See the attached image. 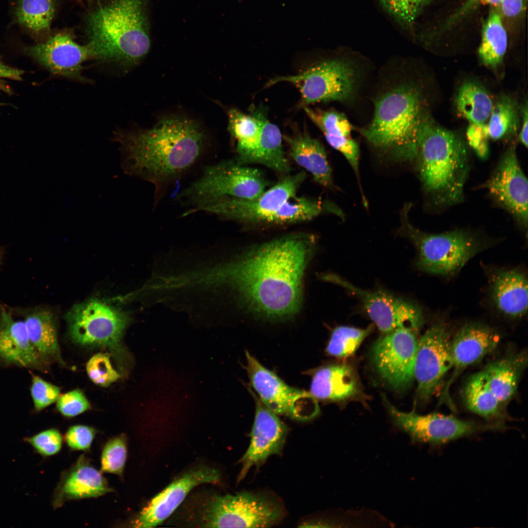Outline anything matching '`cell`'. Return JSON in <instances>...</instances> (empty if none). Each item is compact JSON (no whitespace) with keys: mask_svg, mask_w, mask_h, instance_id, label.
Segmentation results:
<instances>
[{"mask_svg":"<svg viewBox=\"0 0 528 528\" xmlns=\"http://www.w3.org/2000/svg\"><path fill=\"white\" fill-rule=\"evenodd\" d=\"M374 329L373 325L365 329L349 326L337 327L331 333L326 352L329 355L338 358L352 356Z\"/></svg>","mask_w":528,"mask_h":528,"instance_id":"37","label":"cell"},{"mask_svg":"<svg viewBox=\"0 0 528 528\" xmlns=\"http://www.w3.org/2000/svg\"><path fill=\"white\" fill-rule=\"evenodd\" d=\"M488 120L489 138L498 140L514 136L518 133L520 125L516 102L509 95H501L493 105Z\"/></svg>","mask_w":528,"mask_h":528,"instance_id":"36","label":"cell"},{"mask_svg":"<svg viewBox=\"0 0 528 528\" xmlns=\"http://www.w3.org/2000/svg\"><path fill=\"white\" fill-rule=\"evenodd\" d=\"M328 143L341 153L347 160L357 177L359 173V148L351 136L323 133Z\"/></svg>","mask_w":528,"mask_h":528,"instance_id":"42","label":"cell"},{"mask_svg":"<svg viewBox=\"0 0 528 528\" xmlns=\"http://www.w3.org/2000/svg\"><path fill=\"white\" fill-rule=\"evenodd\" d=\"M502 0H467L466 2L448 20L447 24L453 23L462 17L469 14L479 6L490 5L493 6H499Z\"/></svg>","mask_w":528,"mask_h":528,"instance_id":"47","label":"cell"},{"mask_svg":"<svg viewBox=\"0 0 528 528\" xmlns=\"http://www.w3.org/2000/svg\"><path fill=\"white\" fill-rule=\"evenodd\" d=\"M246 357L251 384L261 401L270 411L300 421L311 419L318 415L317 399L310 392L289 386L248 352Z\"/></svg>","mask_w":528,"mask_h":528,"instance_id":"11","label":"cell"},{"mask_svg":"<svg viewBox=\"0 0 528 528\" xmlns=\"http://www.w3.org/2000/svg\"><path fill=\"white\" fill-rule=\"evenodd\" d=\"M507 45V34L500 13L492 9L485 21L478 49L482 64L492 69L500 67L503 62Z\"/></svg>","mask_w":528,"mask_h":528,"instance_id":"33","label":"cell"},{"mask_svg":"<svg viewBox=\"0 0 528 528\" xmlns=\"http://www.w3.org/2000/svg\"><path fill=\"white\" fill-rule=\"evenodd\" d=\"M30 341L45 361H62L58 342L54 317L46 309H35L24 320Z\"/></svg>","mask_w":528,"mask_h":528,"instance_id":"29","label":"cell"},{"mask_svg":"<svg viewBox=\"0 0 528 528\" xmlns=\"http://www.w3.org/2000/svg\"><path fill=\"white\" fill-rule=\"evenodd\" d=\"M66 317L70 335L75 342L122 353L121 340L131 321L128 313L92 299L74 305Z\"/></svg>","mask_w":528,"mask_h":528,"instance_id":"10","label":"cell"},{"mask_svg":"<svg viewBox=\"0 0 528 528\" xmlns=\"http://www.w3.org/2000/svg\"><path fill=\"white\" fill-rule=\"evenodd\" d=\"M95 430L84 425H75L67 431L66 440L69 447L75 450H84L89 448L94 435Z\"/></svg>","mask_w":528,"mask_h":528,"instance_id":"46","label":"cell"},{"mask_svg":"<svg viewBox=\"0 0 528 528\" xmlns=\"http://www.w3.org/2000/svg\"><path fill=\"white\" fill-rule=\"evenodd\" d=\"M489 138L486 124L470 123L466 130L467 143L481 158L484 159L488 155Z\"/></svg>","mask_w":528,"mask_h":528,"instance_id":"45","label":"cell"},{"mask_svg":"<svg viewBox=\"0 0 528 528\" xmlns=\"http://www.w3.org/2000/svg\"><path fill=\"white\" fill-rule=\"evenodd\" d=\"M282 138L279 128L268 120L265 114L263 120L257 163L287 174L291 168L285 155Z\"/></svg>","mask_w":528,"mask_h":528,"instance_id":"35","label":"cell"},{"mask_svg":"<svg viewBox=\"0 0 528 528\" xmlns=\"http://www.w3.org/2000/svg\"><path fill=\"white\" fill-rule=\"evenodd\" d=\"M452 366L449 333L446 324L438 321L418 341L414 378L420 400H429L438 392Z\"/></svg>","mask_w":528,"mask_h":528,"instance_id":"14","label":"cell"},{"mask_svg":"<svg viewBox=\"0 0 528 528\" xmlns=\"http://www.w3.org/2000/svg\"><path fill=\"white\" fill-rule=\"evenodd\" d=\"M126 457L127 448L125 439L121 437L112 439L106 443L102 452V471L121 475L124 467Z\"/></svg>","mask_w":528,"mask_h":528,"instance_id":"39","label":"cell"},{"mask_svg":"<svg viewBox=\"0 0 528 528\" xmlns=\"http://www.w3.org/2000/svg\"><path fill=\"white\" fill-rule=\"evenodd\" d=\"M418 141L419 177L433 204L442 208L461 203L470 170L466 141L439 125L429 111L421 121Z\"/></svg>","mask_w":528,"mask_h":528,"instance_id":"5","label":"cell"},{"mask_svg":"<svg viewBox=\"0 0 528 528\" xmlns=\"http://www.w3.org/2000/svg\"><path fill=\"white\" fill-rule=\"evenodd\" d=\"M525 352L513 354L488 364L483 370L488 385L504 407L515 395L527 364Z\"/></svg>","mask_w":528,"mask_h":528,"instance_id":"28","label":"cell"},{"mask_svg":"<svg viewBox=\"0 0 528 528\" xmlns=\"http://www.w3.org/2000/svg\"><path fill=\"white\" fill-rule=\"evenodd\" d=\"M1 250H0V261L1 260Z\"/></svg>","mask_w":528,"mask_h":528,"instance_id":"52","label":"cell"},{"mask_svg":"<svg viewBox=\"0 0 528 528\" xmlns=\"http://www.w3.org/2000/svg\"><path fill=\"white\" fill-rule=\"evenodd\" d=\"M227 114V130L236 141L235 160L243 165L257 163L265 112L257 109L251 114H246L236 108H231Z\"/></svg>","mask_w":528,"mask_h":528,"instance_id":"25","label":"cell"},{"mask_svg":"<svg viewBox=\"0 0 528 528\" xmlns=\"http://www.w3.org/2000/svg\"><path fill=\"white\" fill-rule=\"evenodd\" d=\"M403 211L400 232L414 244L418 252L416 265L423 272L453 275L489 246L485 239L468 230L456 229L440 234L423 232L410 223L407 210Z\"/></svg>","mask_w":528,"mask_h":528,"instance_id":"7","label":"cell"},{"mask_svg":"<svg viewBox=\"0 0 528 528\" xmlns=\"http://www.w3.org/2000/svg\"><path fill=\"white\" fill-rule=\"evenodd\" d=\"M455 104L458 113L470 123L478 125L486 124L494 105L486 89L473 81L465 82L460 86Z\"/></svg>","mask_w":528,"mask_h":528,"instance_id":"31","label":"cell"},{"mask_svg":"<svg viewBox=\"0 0 528 528\" xmlns=\"http://www.w3.org/2000/svg\"><path fill=\"white\" fill-rule=\"evenodd\" d=\"M379 74L372 119L359 132L380 152L399 161L414 160L420 124L428 111L422 85L412 75L407 61L391 63Z\"/></svg>","mask_w":528,"mask_h":528,"instance_id":"3","label":"cell"},{"mask_svg":"<svg viewBox=\"0 0 528 528\" xmlns=\"http://www.w3.org/2000/svg\"><path fill=\"white\" fill-rule=\"evenodd\" d=\"M305 177L303 172L289 175L256 198H225L201 205L194 213L206 212L242 223H265L285 202L296 197Z\"/></svg>","mask_w":528,"mask_h":528,"instance_id":"13","label":"cell"},{"mask_svg":"<svg viewBox=\"0 0 528 528\" xmlns=\"http://www.w3.org/2000/svg\"><path fill=\"white\" fill-rule=\"evenodd\" d=\"M281 501L266 493L242 492L236 495H213L195 510L199 527L267 528L285 516Z\"/></svg>","mask_w":528,"mask_h":528,"instance_id":"8","label":"cell"},{"mask_svg":"<svg viewBox=\"0 0 528 528\" xmlns=\"http://www.w3.org/2000/svg\"><path fill=\"white\" fill-rule=\"evenodd\" d=\"M528 101L526 100V103L524 104L521 108V127L520 128V131L518 135L519 141L526 148L528 146Z\"/></svg>","mask_w":528,"mask_h":528,"instance_id":"50","label":"cell"},{"mask_svg":"<svg viewBox=\"0 0 528 528\" xmlns=\"http://www.w3.org/2000/svg\"><path fill=\"white\" fill-rule=\"evenodd\" d=\"M499 6L505 16L513 17L523 11L524 2V0H502Z\"/></svg>","mask_w":528,"mask_h":528,"instance_id":"49","label":"cell"},{"mask_svg":"<svg viewBox=\"0 0 528 528\" xmlns=\"http://www.w3.org/2000/svg\"><path fill=\"white\" fill-rule=\"evenodd\" d=\"M359 391L355 372L343 364L318 369L312 376L310 393L316 399L341 401L355 396Z\"/></svg>","mask_w":528,"mask_h":528,"instance_id":"26","label":"cell"},{"mask_svg":"<svg viewBox=\"0 0 528 528\" xmlns=\"http://www.w3.org/2000/svg\"><path fill=\"white\" fill-rule=\"evenodd\" d=\"M368 67L359 58L340 54L323 59L298 74L272 79L266 86L281 82L294 84L300 92L303 108L318 102L350 104L360 94Z\"/></svg>","mask_w":528,"mask_h":528,"instance_id":"6","label":"cell"},{"mask_svg":"<svg viewBox=\"0 0 528 528\" xmlns=\"http://www.w3.org/2000/svg\"><path fill=\"white\" fill-rule=\"evenodd\" d=\"M326 212L335 214L340 217L343 216L340 209L329 201L295 197L285 202L267 219L265 223H296L312 219Z\"/></svg>","mask_w":528,"mask_h":528,"instance_id":"34","label":"cell"},{"mask_svg":"<svg viewBox=\"0 0 528 528\" xmlns=\"http://www.w3.org/2000/svg\"><path fill=\"white\" fill-rule=\"evenodd\" d=\"M24 52L52 74L86 82L82 75L83 64L95 59L88 44L80 45L69 31H60L45 41L26 47Z\"/></svg>","mask_w":528,"mask_h":528,"instance_id":"18","label":"cell"},{"mask_svg":"<svg viewBox=\"0 0 528 528\" xmlns=\"http://www.w3.org/2000/svg\"><path fill=\"white\" fill-rule=\"evenodd\" d=\"M289 146V155L323 186L332 184V170L324 146L306 132L284 137Z\"/></svg>","mask_w":528,"mask_h":528,"instance_id":"27","label":"cell"},{"mask_svg":"<svg viewBox=\"0 0 528 528\" xmlns=\"http://www.w3.org/2000/svg\"><path fill=\"white\" fill-rule=\"evenodd\" d=\"M462 396L469 410L485 419L499 421L505 418L504 407L490 388L483 371L469 377Z\"/></svg>","mask_w":528,"mask_h":528,"instance_id":"30","label":"cell"},{"mask_svg":"<svg viewBox=\"0 0 528 528\" xmlns=\"http://www.w3.org/2000/svg\"><path fill=\"white\" fill-rule=\"evenodd\" d=\"M257 399V398H256ZM256 400L255 419L249 447L239 461L242 469L238 481L242 480L250 468L259 467L270 456L281 453L288 429L275 414L261 401Z\"/></svg>","mask_w":528,"mask_h":528,"instance_id":"21","label":"cell"},{"mask_svg":"<svg viewBox=\"0 0 528 528\" xmlns=\"http://www.w3.org/2000/svg\"><path fill=\"white\" fill-rule=\"evenodd\" d=\"M74 0L75 1H76L77 3H78L79 4H83L82 0Z\"/></svg>","mask_w":528,"mask_h":528,"instance_id":"51","label":"cell"},{"mask_svg":"<svg viewBox=\"0 0 528 528\" xmlns=\"http://www.w3.org/2000/svg\"><path fill=\"white\" fill-rule=\"evenodd\" d=\"M148 0H89L84 32L95 59L125 68L137 65L151 46Z\"/></svg>","mask_w":528,"mask_h":528,"instance_id":"4","label":"cell"},{"mask_svg":"<svg viewBox=\"0 0 528 528\" xmlns=\"http://www.w3.org/2000/svg\"></svg>","mask_w":528,"mask_h":528,"instance_id":"53","label":"cell"},{"mask_svg":"<svg viewBox=\"0 0 528 528\" xmlns=\"http://www.w3.org/2000/svg\"><path fill=\"white\" fill-rule=\"evenodd\" d=\"M31 395L36 411H41L55 402L60 395V388L38 376H33Z\"/></svg>","mask_w":528,"mask_h":528,"instance_id":"41","label":"cell"},{"mask_svg":"<svg viewBox=\"0 0 528 528\" xmlns=\"http://www.w3.org/2000/svg\"><path fill=\"white\" fill-rule=\"evenodd\" d=\"M492 301L497 309L511 318H520L528 310V280L519 270L499 269L490 276Z\"/></svg>","mask_w":528,"mask_h":528,"instance_id":"23","label":"cell"},{"mask_svg":"<svg viewBox=\"0 0 528 528\" xmlns=\"http://www.w3.org/2000/svg\"><path fill=\"white\" fill-rule=\"evenodd\" d=\"M303 109L323 133L351 136L353 127L343 113L333 110L312 109L308 107Z\"/></svg>","mask_w":528,"mask_h":528,"instance_id":"38","label":"cell"},{"mask_svg":"<svg viewBox=\"0 0 528 528\" xmlns=\"http://www.w3.org/2000/svg\"><path fill=\"white\" fill-rule=\"evenodd\" d=\"M322 278L342 286L355 296L384 334L402 327H408L417 332L423 324V313L418 305L387 290L363 289L332 274L324 275Z\"/></svg>","mask_w":528,"mask_h":528,"instance_id":"12","label":"cell"},{"mask_svg":"<svg viewBox=\"0 0 528 528\" xmlns=\"http://www.w3.org/2000/svg\"><path fill=\"white\" fill-rule=\"evenodd\" d=\"M0 357L9 364L38 370L46 363L31 343L24 321L15 320L4 308L0 311Z\"/></svg>","mask_w":528,"mask_h":528,"instance_id":"22","label":"cell"},{"mask_svg":"<svg viewBox=\"0 0 528 528\" xmlns=\"http://www.w3.org/2000/svg\"><path fill=\"white\" fill-rule=\"evenodd\" d=\"M385 400L395 424L413 442L441 444L480 431L498 428L439 413L420 415L414 411L402 412Z\"/></svg>","mask_w":528,"mask_h":528,"instance_id":"16","label":"cell"},{"mask_svg":"<svg viewBox=\"0 0 528 528\" xmlns=\"http://www.w3.org/2000/svg\"><path fill=\"white\" fill-rule=\"evenodd\" d=\"M315 238L300 233L265 243L220 270L247 307L267 319L282 320L299 310L305 268Z\"/></svg>","mask_w":528,"mask_h":528,"instance_id":"1","label":"cell"},{"mask_svg":"<svg viewBox=\"0 0 528 528\" xmlns=\"http://www.w3.org/2000/svg\"><path fill=\"white\" fill-rule=\"evenodd\" d=\"M22 70L5 65L0 61V89L9 92L10 90L3 84L2 79L7 78L16 81L22 80Z\"/></svg>","mask_w":528,"mask_h":528,"instance_id":"48","label":"cell"},{"mask_svg":"<svg viewBox=\"0 0 528 528\" xmlns=\"http://www.w3.org/2000/svg\"><path fill=\"white\" fill-rule=\"evenodd\" d=\"M267 182L258 170L223 160L205 166L198 178L182 190L178 199L188 206L182 216L198 207L225 198L253 199L265 190Z\"/></svg>","mask_w":528,"mask_h":528,"instance_id":"9","label":"cell"},{"mask_svg":"<svg viewBox=\"0 0 528 528\" xmlns=\"http://www.w3.org/2000/svg\"><path fill=\"white\" fill-rule=\"evenodd\" d=\"M56 9V0H18L15 11L16 21L44 41L50 36V26Z\"/></svg>","mask_w":528,"mask_h":528,"instance_id":"32","label":"cell"},{"mask_svg":"<svg viewBox=\"0 0 528 528\" xmlns=\"http://www.w3.org/2000/svg\"><path fill=\"white\" fill-rule=\"evenodd\" d=\"M35 451L43 456L57 453L62 445V437L55 429H50L26 439Z\"/></svg>","mask_w":528,"mask_h":528,"instance_id":"43","label":"cell"},{"mask_svg":"<svg viewBox=\"0 0 528 528\" xmlns=\"http://www.w3.org/2000/svg\"><path fill=\"white\" fill-rule=\"evenodd\" d=\"M89 404L83 393L79 390L69 392L58 399L57 407L64 416L72 417L78 415L89 408Z\"/></svg>","mask_w":528,"mask_h":528,"instance_id":"44","label":"cell"},{"mask_svg":"<svg viewBox=\"0 0 528 528\" xmlns=\"http://www.w3.org/2000/svg\"><path fill=\"white\" fill-rule=\"evenodd\" d=\"M500 337L489 327L478 323L462 327L451 340L453 361L451 376L443 386L441 402L454 408L450 396V389L458 376L467 367L493 352L499 345Z\"/></svg>","mask_w":528,"mask_h":528,"instance_id":"19","label":"cell"},{"mask_svg":"<svg viewBox=\"0 0 528 528\" xmlns=\"http://www.w3.org/2000/svg\"><path fill=\"white\" fill-rule=\"evenodd\" d=\"M484 185L497 204L527 229L528 179L519 163L514 144L509 146L502 154Z\"/></svg>","mask_w":528,"mask_h":528,"instance_id":"17","label":"cell"},{"mask_svg":"<svg viewBox=\"0 0 528 528\" xmlns=\"http://www.w3.org/2000/svg\"><path fill=\"white\" fill-rule=\"evenodd\" d=\"M111 491L101 474L81 456L74 466L62 478L55 493L53 506L65 501L97 497Z\"/></svg>","mask_w":528,"mask_h":528,"instance_id":"24","label":"cell"},{"mask_svg":"<svg viewBox=\"0 0 528 528\" xmlns=\"http://www.w3.org/2000/svg\"><path fill=\"white\" fill-rule=\"evenodd\" d=\"M220 480L219 471L207 467L185 474L153 498L135 519L133 527L152 528L158 525L174 512L194 487L205 483L217 484Z\"/></svg>","mask_w":528,"mask_h":528,"instance_id":"20","label":"cell"},{"mask_svg":"<svg viewBox=\"0 0 528 528\" xmlns=\"http://www.w3.org/2000/svg\"><path fill=\"white\" fill-rule=\"evenodd\" d=\"M114 138L121 145L124 172L154 185V207L202 160L207 149L203 130L180 116L163 118L150 129L119 132Z\"/></svg>","mask_w":528,"mask_h":528,"instance_id":"2","label":"cell"},{"mask_svg":"<svg viewBox=\"0 0 528 528\" xmlns=\"http://www.w3.org/2000/svg\"><path fill=\"white\" fill-rule=\"evenodd\" d=\"M88 374L95 384L102 387L109 386L120 377L112 367L107 354L98 353L93 355L86 366Z\"/></svg>","mask_w":528,"mask_h":528,"instance_id":"40","label":"cell"},{"mask_svg":"<svg viewBox=\"0 0 528 528\" xmlns=\"http://www.w3.org/2000/svg\"><path fill=\"white\" fill-rule=\"evenodd\" d=\"M416 332L408 327L398 328L384 334L372 349V360L381 377L395 389L410 385L418 340Z\"/></svg>","mask_w":528,"mask_h":528,"instance_id":"15","label":"cell"}]
</instances>
